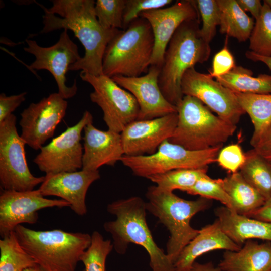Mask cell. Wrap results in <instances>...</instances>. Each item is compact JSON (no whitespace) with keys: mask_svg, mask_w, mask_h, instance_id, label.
I'll return each instance as SVG.
<instances>
[{"mask_svg":"<svg viewBox=\"0 0 271 271\" xmlns=\"http://www.w3.org/2000/svg\"><path fill=\"white\" fill-rule=\"evenodd\" d=\"M44 11L40 33L63 29L72 31L85 49L84 56L69 70H81L91 75H103L102 60L105 49L119 29L103 28L96 16L93 0H53Z\"/></svg>","mask_w":271,"mask_h":271,"instance_id":"1","label":"cell"},{"mask_svg":"<svg viewBox=\"0 0 271 271\" xmlns=\"http://www.w3.org/2000/svg\"><path fill=\"white\" fill-rule=\"evenodd\" d=\"M200 18L184 22L176 30L166 49L158 77L165 99L177 106L184 95L181 82L185 72L209 59L211 48L199 33Z\"/></svg>","mask_w":271,"mask_h":271,"instance_id":"2","label":"cell"},{"mask_svg":"<svg viewBox=\"0 0 271 271\" xmlns=\"http://www.w3.org/2000/svg\"><path fill=\"white\" fill-rule=\"evenodd\" d=\"M107 211L116 219L103 224L113 239V248L124 254L129 243L142 246L148 253L152 271H174L173 263L154 241L146 221V202L139 196L120 199L109 204Z\"/></svg>","mask_w":271,"mask_h":271,"instance_id":"3","label":"cell"},{"mask_svg":"<svg viewBox=\"0 0 271 271\" xmlns=\"http://www.w3.org/2000/svg\"><path fill=\"white\" fill-rule=\"evenodd\" d=\"M14 231L22 247L46 271H75L91 235L60 229L36 231L22 225Z\"/></svg>","mask_w":271,"mask_h":271,"instance_id":"4","label":"cell"},{"mask_svg":"<svg viewBox=\"0 0 271 271\" xmlns=\"http://www.w3.org/2000/svg\"><path fill=\"white\" fill-rule=\"evenodd\" d=\"M146 197L147 211L157 217L170 232L166 253L174 264L184 247L199 232L190 225L191 218L209 208L212 202L203 197L185 200L156 185L148 188Z\"/></svg>","mask_w":271,"mask_h":271,"instance_id":"5","label":"cell"},{"mask_svg":"<svg viewBox=\"0 0 271 271\" xmlns=\"http://www.w3.org/2000/svg\"><path fill=\"white\" fill-rule=\"evenodd\" d=\"M176 107L178 121L168 141L186 149L202 151L222 146L237 128L194 97L184 95Z\"/></svg>","mask_w":271,"mask_h":271,"instance_id":"6","label":"cell"},{"mask_svg":"<svg viewBox=\"0 0 271 271\" xmlns=\"http://www.w3.org/2000/svg\"><path fill=\"white\" fill-rule=\"evenodd\" d=\"M154 38L149 22L143 17L120 30L108 43L102 60L103 74L138 77L148 71Z\"/></svg>","mask_w":271,"mask_h":271,"instance_id":"7","label":"cell"},{"mask_svg":"<svg viewBox=\"0 0 271 271\" xmlns=\"http://www.w3.org/2000/svg\"><path fill=\"white\" fill-rule=\"evenodd\" d=\"M222 146L202 151H192L165 140L157 151L149 155H124L122 163L134 175L147 177L179 169H200L217 162Z\"/></svg>","mask_w":271,"mask_h":271,"instance_id":"8","label":"cell"},{"mask_svg":"<svg viewBox=\"0 0 271 271\" xmlns=\"http://www.w3.org/2000/svg\"><path fill=\"white\" fill-rule=\"evenodd\" d=\"M26 143L18 134L13 114L0 123V184L2 190L28 191L41 184L45 176L35 177L26 158Z\"/></svg>","mask_w":271,"mask_h":271,"instance_id":"9","label":"cell"},{"mask_svg":"<svg viewBox=\"0 0 271 271\" xmlns=\"http://www.w3.org/2000/svg\"><path fill=\"white\" fill-rule=\"evenodd\" d=\"M80 76L93 88L90 99L101 108L109 130L121 133L129 123L137 120L140 108L136 99L111 78L83 71Z\"/></svg>","mask_w":271,"mask_h":271,"instance_id":"10","label":"cell"},{"mask_svg":"<svg viewBox=\"0 0 271 271\" xmlns=\"http://www.w3.org/2000/svg\"><path fill=\"white\" fill-rule=\"evenodd\" d=\"M91 122H93V116L86 110L75 125L68 127L43 146L33 160L39 170L47 175L75 172L82 168L83 148L81 134L85 126Z\"/></svg>","mask_w":271,"mask_h":271,"instance_id":"11","label":"cell"},{"mask_svg":"<svg viewBox=\"0 0 271 271\" xmlns=\"http://www.w3.org/2000/svg\"><path fill=\"white\" fill-rule=\"evenodd\" d=\"M26 52L33 55L35 61L30 65L31 69L46 70L51 73L57 83L58 93L64 99L74 97L78 90L76 80L73 84H66V73L69 67L81 58L77 45L70 39L68 30H63L58 41L49 47L39 45L36 41L26 39Z\"/></svg>","mask_w":271,"mask_h":271,"instance_id":"12","label":"cell"},{"mask_svg":"<svg viewBox=\"0 0 271 271\" xmlns=\"http://www.w3.org/2000/svg\"><path fill=\"white\" fill-rule=\"evenodd\" d=\"M183 95L194 97L223 120L236 125L245 113L234 92L194 67L187 70L181 82Z\"/></svg>","mask_w":271,"mask_h":271,"instance_id":"13","label":"cell"},{"mask_svg":"<svg viewBox=\"0 0 271 271\" xmlns=\"http://www.w3.org/2000/svg\"><path fill=\"white\" fill-rule=\"evenodd\" d=\"M68 103L58 93L32 103L21 113L22 139L34 150L40 149L51 138L65 116Z\"/></svg>","mask_w":271,"mask_h":271,"instance_id":"14","label":"cell"},{"mask_svg":"<svg viewBox=\"0 0 271 271\" xmlns=\"http://www.w3.org/2000/svg\"><path fill=\"white\" fill-rule=\"evenodd\" d=\"M70 207L63 200L45 198L38 189L28 191L2 190L0 195V235L3 238L23 223L35 224L41 209Z\"/></svg>","mask_w":271,"mask_h":271,"instance_id":"15","label":"cell"},{"mask_svg":"<svg viewBox=\"0 0 271 271\" xmlns=\"http://www.w3.org/2000/svg\"><path fill=\"white\" fill-rule=\"evenodd\" d=\"M140 17L151 25L154 46L150 66L161 68L169 41L176 30L185 21L200 18L195 1H177L167 8L142 13Z\"/></svg>","mask_w":271,"mask_h":271,"instance_id":"16","label":"cell"},{"mask_svg":"<svg viewBox=\"0 0 271 271\" xmlns=\"http://www.w3.org/2000/svg\"><path fill=\"white\" fill-rule=\"evenodd\" d=\"M178 121L177 112L152 119L136 120L120 133L124 155L139 156L155 153L173 134Z\"/></svg>","mask_w":271,"mask_h":271,"instance_id":"17","label":"cell"},{"mask_svg":"<svg viewBox=\"0 0 271 271\" xmlns=\"http://www.w3.org/2000/svg\"><path fill=\"white\" fill-rule=\"evenodd\" d=\"M160 69L158 67L151 65L143 76L117 75L111 78L136 99L140 108L137 120L152 119L177 112L176 106L165 99L159 88Z\"/></svg>","mask_w":271,"mask_h":271,"instance_id":"18","label":"cell"},{"mask_svg":"<svg viewBox=\"0 0 271 271\" xmlns=\"http://www.w3.org/2000/svg\"><path fill=\"white\" fill-rule=\"evenodd\" d=\"M100 178L99 170L82 169L47 174L38 190L44 197L54 196L61 198L69 203L74 212L83 216L87 212L85 199L88 189Z\"/></svg>","mask_w":271,"mask_h":271,"instance_id":"19","label":"cell"},{"mask_svg":"<svg viewBox=\"0 0 271 271\" xmlns=\"http://www.w3.org/2000/svg\"><path fill=\"white\" fill-rule=\"evenodd\" d=\"M82 169L96 171L102 166H113L125 155L120 133L96 128L93 122L84 128Z\"/></svg>","mask_w":271,"mask_h":271,"instance_id":"20","label":"cell"},{"mask_svg":"<svg viewBox=\"0 0 271 271\" xmlns=\"http://www.w3.org/2000/svg\"><path fill=\"white\" fill-rule=\"evenodd\" d=\"M241 248L224 233L216 219L199 230L184 247L174 263V271H190L196 258L208 252L218 249L237 251Z\"/></svg>","mask_w":271,"mask_h":271,"instance_id":"21","label":"cell"},{"mask_svg":"<svg viewBox=\"0 0 271 271\" xmlns=\"http://www.w3.org/2000/svg\"><path fill=\"white\" fill-rule=\"evenodd\" d=\"M215 214L224 233L240 246L248 240L271 241V223L240 215L225 206L217 208Z\"/></svg>","mask_w":271,"mask_h":271,"instance_id":"22","label":"cell"},{"mask_svg":"<svg viewBox=\"0 0 271 271\" xmlns=\"http://www.w3.org/2000/svg\"><path fill=\"white\" fill-rule=\"evenodd\" d=\"M218 267L221 271H271V243L248 240L238 251L226 250Z\"/></svg>","mask_w":271,"mask_h":271,"instance_id":"23","label":"cell"},{"mask_svg":"<svg viewBox=\"0 0 271 271\" xmlns=\"http://www.w3.org/2000/svg\"><path fill=\"white\" fill-rule=\"evenodd\" d=\"M222 182L231 200L233 211L240 215L249 217L266 201L238 171L229 174Z\"/></svg>","mask_w":271,"mask_h":271,"instance_id":"24","label":"cell"},{"mask_svg":"<svg viewBox=\"0 0 271 271\" xmlns=\"http://www.w3.org/2000/svg\"><path fill=\"white\" fill-rule=\"evenodd\" d=\"M220 12L219 31L239 42L249 39L255 23L239 6L236 0H217Z\"/></svg>","mask_w":271,"mask_h":271,"instance_id":"25","label":"cell"},{"mask_svg":"<svg viewBox=\"0 0 271 271\" xmlns=\"http://www.w3.org/2000/svg\"><path fill=\"white\" fill-rule=\"evenodd\" d=\"M235 94L253 125L254 131L250 140L253 147L271 125V94Z\"/></svg>","mask_w":271,"mask_h":271,"instance_id":"26","label":"cell"},{"mask_svg":"<svg viewBox=\"0 0 271 271\" xmlns=\"http://www.w3.org/2000/svg\"><path fill=\"white\" fill-rule=\"evenodd\" d=\"M216 80L234 93L271 94V75L261 74L253 77L251 70L241 66H235Z\"/></svg>","mask_w":271,"mask_h":271,"instance_id":"27","label":"cell"},{"mask_svg":"<svg viewBox=\"0 0 271 271\" xmlns=\"http://www.w3.org/2000/svg\"><path fill=\"white\" fill-rule=\"evenodd\" d=\"M239 172L266 200L271 197V164L254 150L245 153Z\"/></svg>","mask_w":271,"mask_h":271,"instance_id":"28","label":"cell"},{"mask_svg":"<svg viewBox=\"0 0 271 271\" xmlns=\"http://www.w3.org/2000/svg\"><path fill=\"white\" fill-rule=\"evenodd\" d=\"M0 271H24L37 265L22 247L15 231L0 240Z\"/></svg>","mask_w":271,"mask_h":271,"instance_id":"29","label":"cell"},{"mask_svg":"<svg viewBox=\"0 0 271 271\" xmlns=\"http://www.w3.org/2000/svg\"><path fill=\"white\" fill-rule=\"evenodd\" d=\"M208 168L179 169L147 178L160 189L168 192L180 190L185 192L201 178L206 176Z\"/></svg>","mask_w":271,"mask_h":271,"instance_id":"30","label":"cell"},{"mask_svg":"<svg viewBox=\"0 0 271 271\" xmlns=\"http://www.w3.org/2000/svg\"><path fill=\"white\" fill-rule=\"evenodd\" d=\"M249 49L257 54L271 56V9L264 2L249 38Z\"/></svg>","mask_w":271,"mask_h":271,"instance_id":"31","label":"cell"},{"mask_svg":"<svg viewBox=\"0 0 271 271\" xmlns=\"http://www.w3.org/2000/svg\"><path fill=\"white\" fill-rule=\"evenodd\" d=\"M113 248L110 240H105L99 232L94 231L90 246L80 258V261L85 266L84 270L106 271V260Z\"/></svg>","mask_w":271,"mask_h":271,"instance_id":"32","label":"cell"},{"mask_svg":"<svg viewBox=\"0 0 271 271\" xmlns=\"http://www.w3.org/2000/svg\"><path fill=\"white\" fill-rule=\"evenodd\" d=\"M125 4L126 0H97L94 10L101 26L106 29H123Z\"/></svg>","mask_w":271,"mask_h":271,"instance_id":"33","label":"cell"},{"mask_svg":"<svg viewBox=\"0 0 271 271\" xmlns=\"http://www.w3.org/2000/svg\"><path fill=\"white\" fill-rule=\"evenodd\" d=\"M185 192L193 195H199L208 199H214L220 202L224 206L233 211L231 200L224 190L222 179H214L208 175L199 179Z\"/></svg>","mask_w":271,"mask_h":271,"instance_id":"34","label":"cell"},{"mask_svg":"<svg viewBox=\"0 0 271 271\" xmlns=\"http://www.w3.org/2000/svg\"><path fill=\"white\" fill-rule=\"evenodd\" d=\"M195 2L202 22L200 35L209 44L216 34L217 26L220 23V12L217 0H197Z\"/></svg>","mask_w":271,"mask_h":271,"instance_id":"35","label":"cell"},{"mask_svg":"<svg viewBox=\"0 0 271 271\" xmlns=\"http://www.w3.org/2000/svg\"><path fill=\"white\" fill-rule=\"evenodd\" d=\"M172 0H126L123 16V30L145 11L163 8L172 3Z\"/></svg>","mask_w":271,"mask_h":271,"instance_id":"36","label":"cell"},{"mask_svg":"<svg viewBox=\"0 0 271 271\" xmlns=\"http://www.w3.org/2000/svg\"><path fill=\"white\" fill-rule=\"evenodd\" d=\"M245 159V153L241 146L238 144H232L221 149L216 162L222 168L232 173L240 170Z\"/></svg>","mask_w":271,"mask_h":271,"instance_id":"37","label":"cell"},{"mask_svg":"<svg viewBox=\"0 0 271 271\" xmlns=\"http://www.w3.org/2000/svg\"><path fill=\"white\" fill-rule=\"evenodd\" d=\"M228 36L222 49L214 56L210 75L215 78L224 75L235 67L234 58L228 47Z\"/></svg>","mask_w":271,"mask_h":271,"instance_id":"38","label":"cell"},{"mask_svg":"<svg viewBox=\"0 0 271 271\" xmlns=\"http://www.w3.org/2000/svg\"><path fill=\"white\" fill-rule=\"evenodd\" d=\"M27 92L7 96L4 93L0 94V123L12 114L17 108L26 99Z\"/></svg>","mask_w":271,"mask_h":271,"instance_id":"39","label":"cell"},{"mask_svg":"<svg viewBox=\"0 0 271 271\" xmlns=\"http://www.w3.org/2000/svg\"><path fill=\"white\" fill-rule=\"evenodd\" d=\"M253 149L264 159L271 163V125L253 147Z\"/></svg>","mask_w":271,"mask_h":271,"instance_id":"40","label":"cell"},{"mask_svg":"<svg viewBox=\"0 0 271 271\" xmlns=\"http://www.w3.org/2000/svg\"><path fill=\"white\" fill-rule=\"evenodd\" d=\"M240 8L244 11L249 12L256 20L259 17L262 5L259 0H236Z\"/></svg>","mask_w":271,"mask_h":271,"instance_id":"41","label":"cell"},{"mask_svg":"<svg viewBox=\"0 0 271 271\" xmlns=\"http://www.w3.org/2000/svg\"><path fill=\"white\" fill-rule=\"evenodd\" d=\"M249 217L271 223V197L266 200L263 205Z\"/></svg>","mask_w":271,"mask_h":271,"instance_id":"42","label":"cell"},{"mask_svg":"<svg viewBox=\"0 0 271 271\" xmlns=\"http://www.w3.org/2000/svg\"><path fill=\"white\" fill-rule=\"evenodd\" d=\"M245 56L254 62L260 61L264 63L271 70V56L260 55L250 50L245 53Z\"/></svg>","mask_w":271,"mask_h":271,"instance_id":"43","label":"cell"},{"mask_svg":"<svg viewBox=\"0 0 271 271\" xmlns=\"http://www.w3.org/2000/svg\"><path fill=\"white\" fill-rule=\"evenodd\" d=\"M190 271H221L217 267H215L212 262L206 263H200L195 262Z\"/></svg>","mask_w":271,"mask_h":271,"instance_id":"44","label":"cell"},{"mask_svg":"<svg viewBox=\"0 0 271 271\" xmlns=\"http://www.w3.org/2000/svg\"><path fill=\"white\" fill-rule=\"evenodd\" d=\"M24 271H46V270L37 264L35 265V266L27 268Z\"/></svg>","mask_w":271,"mask_h":271,"instance_id":"45","label":"cell"},{"mask_svg":"<svg viewBox=\"0 0 271 271\" xmlns=\"http://www.w3.org/2000/svg\"><path fill=\"white\" fill-rule=\"evenodd\" d=\"M263 2L265 3L271 9V0H265Z\"/></svg>","mask_w":271,"mask_h":271,"instance_id":"46","label":"cell"},{"mask_svg":"<svg viewBox=\"0 0 271 271\" xmlns=\"http://www.w3.org/2000/svg\"><path fill=\"white\" fill-rule=\"evenodd\" d=\"M82 271H85V270H82Z\"/></svg>","mask_w":271,"mask_h":271,"instance_id":"47","label":"cell"},{"mask_svg":"<svg viewBox=\"0 0 271 271\" xmlns=\"http://www.w3.org/2000/svg\"><path fill=\"white\" fill-rule=\"evenodd\" d=\"M270 163V164H271V163Z\"/></svg>","mask_w":271,"mask_h":271,"instance_id":"48","label":"cell"}]
</instances>
